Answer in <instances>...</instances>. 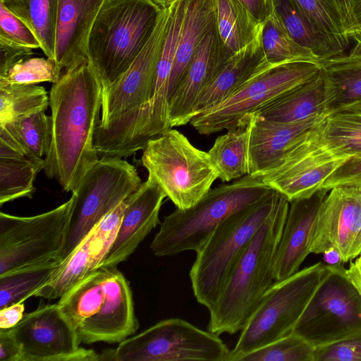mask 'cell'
Listing matches in <instances>:
<instances>
[{"label":"cell","instance_id":"ac0fdd59","mask_svg":"<svg viewBox=\"0 0 361 361\" xmlns=\"http://www.w3.org/2000/svg\"><path fill=\"white\" fill-rule=\"evenodd\" d=\"M109 269L101 308L78 328L81 343H120L139 328L128 281L116 267Z\"/></svg>","mask_w":361,"mask_h":361},{"label":"cell","instance_id":"7dc6e473","mask_svg":"<svg viewBox=\"0 0 361 361\" xmlns=\"http://www.w3.org/2000/svg\"><path fill=\"white\" fill-rule=\"evenodd\" d=\"M20 360V349L10 329H0V361Z\"/></svg>","mask_w":361,"mask_h":361},{"label":"cell","instance_id":"cb8c5ba5","mask_svg":"<svg viewBox=\"0 0 361 361\" xmlns=\"http://www.w3.org/2000/svg\"><path fill=\"white\" fill-rule=\"evenodd\" d=\"M273 66H276L271 65L265 58L259 33L251 44L229 58L204 87L195 104L192 118L214 108L256 75Z\"/></svg>","mask_w":361,"mask_h":361},{"label":"cell","instance_id":"603a6c76","mask_svg":"<svg viewBox=\"0 0 361 361\" xmlns=\"http://www.w3.org/2000/svg\"><path fill=\"white\" fill-rule=\"evenodd\" d=\"M224 63L214 24L197 47L180 84L170 100L169 118L171 128L190 122L201 91Z\"/></svg>","mask_w":361,"mask_h":361},{"label":"cell","instance_id":"f907efd6","mask_svg":"<svg viewBox=\"0 0 361 361\" xmlns=\"http://www.w3.org/2000/svg\"><path fill=\"white\" fill-rule=\"evenodd\" d=\"M24 310L23 302L0 309V329H8L15 326L22 319Z\"/></svg>","mask_w":361,"mask_h":361},{"label":"cell","instance_id":"db71d44e","mask_svg":"<svg viewBox=\"0 0 361 361\" xmlns=\"http://www.w3.org/2000/svg\"><path fill=\"white\" fill-rule=\"evenodd\" d=\"M352 11L359 32H361V0H350Z\"/></svg>","mask_w":361,"mask_h":361},{"label":"cell","instance_id":"681fc988","mask_svg":"<svg viewBox=\"0 0 361 361\" xmlns=\"http://www.w3.org/2000/svg\"><path fill=\"white\" fill-rule=\"evenodd\" d=\"M239 1L260 24H262L274 11L273 0Z\"/></svg>","mask_w":361,"mask_h":361},{"label":"cell","instance_id":"e575fe53","mask_svg":"<svg viewBox=\"0 0 361 361\" xmlns=\"http://www.w3.org/2000/svg\"><path fill=\"white\" fill-rule=\"evenodd\" d=\"M44 164L43 158L26 155L0 158V206L22 197L31 199L35 178Z\"/></svg>","mask_w":361,"mask_h":361},{"label":"cell","instance_id":"6f0895ef","mask_svg":"<svg viewBox=\"0 0 361 361\" xmlns=\"http://www.w3.org/2000/svg\"><path fill=\"white\" fill-rule=\"evenodd\" d=\"M162 8L169 7L175 0H154Z\"/></svg>","mask_w":361,"mask_h":361},{"label":"cell","instance_id":"6da1fadb","mask_svg":"<svg viewBox=\"0 0 361 361\" xmlns=\"http://www.w3.org/2000/svg\"><path fill=\"white\" fill-rule=\"evenodd\" d=\"M52 140L44 171L66 192H73L99 159L94 137L99 123L102 87L87 62L71 68L49 92Z\"/></svg>","mask_w":361,"mask_h":361},{"label":"cell","instance_id":"52a82bcc","mask_svg":"<svg viewBox=\"0 0 361 361\" xmlns=\"http://www.w3.org/2000/svg\"><path fill=\"white\" fill-rule=\"evenodd\" d=\"M328 269L327 264L317 262L275 281L241 330L228 361H240L246 354L291 333Z\"/></svg>","mask_w":361,"mask_h":361},{"label":"cell","instance_id":"4316f807","mask_svg":"<svg viewBox=\"0 0 361 361\" xmlns=\"http://www.w3.org/2000/svg\"><path fill=\"white\" fill-rule=\"evenodd\" d=\"M214 24L215 0H188L169 80V102L197 47Z\"/></svg>","mask_w":361,"mask_h":361},{"label":"cell","instance_id":"484cf974","mask_svg":"<svg viewBox=\"0 0 361 361\" xmlns=\"http://www.w3.org/2000/svg\"><path fill=\"white\" fill-rule=\"evenodd\" d=\"M188 0H175L169 15L158 60L151 96L142 107L145 116L154 123L169 118V86Z\"/></svg>","mask_w":361,"mask_h":361},{"label":"cell","instance_id":"44dd1931","mask_svg":"<svg viewBox=\"0 0 361 361\" xmlns=\"http://www.w3.org/2000/svg\"><path fill=\"white\" fill-rule=\"evenodd\" d=\"M105 0H59L54 61L62 75L87 62L90 31Z\"/></svg>","mask_w":361,"mask_h":361},{"label":"cell","instance_id":"f35d334b","mask_svg":"<svg viewBox=\"0 0 361 361\" xmlns=\"http://www.w3.org/2000/svg\"><path fill=\"white\" fill-rule=\"evenodd\" d=\"M49 104V97L42 86L0 84V124L45 111Z\"/></svg>","mask_w":361,"mask_h":361},{"label":"cell","instance_id":"5bb4252c","mask_svg":"<svg viewBox=\"0 0 361 361\" xmlns=\"http://www.w3.org/2000/svg\"><path fill=\"white\" fill-rule=\"evenodd\" d=\"M20 361H99L100 354L80 346L75 329L58 304L44 305L10 329Z\"/></svg>","mask_w":361,"mask_h":361},{"label":"cell","instance_id":"9f6ffc18","mask_svg":"<svg viewBox=\"0 0 361 361\" xmlns=\"http://www.w3.org/2000/svg\"><path fill=\"white\" fill-rule=\"evenodd\" d=\"M352 39L355 41V44L351 49L361 52V32L355 33Z\"/></svg>","mask_w":361,"mask_h":361},{"label":"cell","instance_id":"d6a6232c","mask_svg":"<svg viewBox=\"0 0 361 361\" xmlns=\"http://www.w3.org/2000/svg\"><path fill=\"white\" fill-rule=\"evenodd\" d=\"M109 270L106 268L96 269L60 298L57 304L75 329H78L101 308L105 295L104 283Z\"/></svg>","mask_w":361,"mask_h":361},{"label":"cell","instance_id":"1f68e13d","mask_svg":"<svg viewBox=\"0 0 361 361\" xmlns=\"http://www.w3.org/2000/svg\"><path fill=\"white\" fill-rule=\"evenodd\" d=\"M0 3L27 25L45 56L54 60L59 0H0Z\"/></svg>","mask_w":361,"mask_h":361},{"label":"cell","instance_id":"9c48e42d","mask_svg":"<svg viewBox=\"0 0 361 361\" xmlns=\"http://www.w3.org/2000/svg\"><path fill=\"white\" fill-rule=\"evenodd\" d=\"M230 350L210 331L179 318L160 321L126 338L114 350L100 354V360L228 361Z\"/></svg>","mask_w":361,"mask_h":361},{"label":"cell","instance_id":"c3c4849f","mask_svg":"<svg viewBox=\"0 0 361 361\" xmlns=\"http://www.w3.org/2000/svg\"><path fill=\"white\" fill-rule=\"evenodd\" d=\"M25 155L17 140L6 128L0 126V158H17Z\"/></svg>","mask_w":361,"mask_h":361},{"label":"cell","instance_id":"836d02e7","mask_svg":"<svg viewBox=\"0 0 361 361\" xmlns=\"http://www.w3.org/2000/svg\"><path fill=\"white\" fill-rule=\"evenodd\" d=\"M260 40L265 58L272 66L296 62L320 63L312 51L293 39L274 9L262 24Z\"/></svg>","mask_w":361,"mask_h":361},{"label":"cell","instance_id":"83f0119b","mask_svg":"<svg viewBox=\"0 0 361 361\" xmlns=\"http://www.w3.org/2000/svg\"><path fill=\"white\" fill-rule=\"evenodd\" d=\"M292 1L339 54L359 32L350 0Z\"/></svg>","mask_w":361,"mask_h":361},{"label":"cell","instance_id":"d4e9b609","mask_svg":"<svg viewBox=\"0 0 361 361\" xmlns=\"http://www.w3.org/2000/svg\"><path fill=\"white\" fill-rule=\"evenodd\" d=\"M330 92L322 71L283 92L253 114L267 121L294 123L329 113Z\"/></svg>","mask_w":361,"mask_h":361},{"label":"cell","instance_id":"7c38bea8","mask_svg":"<svg viewBox=\"0 0 361 361\" xmlns=\"http://www.w3.org/2000/svg\"><path fill=\"white\" fill-rule=\"evenodd\" d=\"M320 63H290L256 75L238 91L209 111L195 116L192 127L201 135H211L247 125L257 110L278 96L316 75Z\"/></svg>","mask_w":361,"mask_h":361},{"label":"cell","instance_id":"11a10c76","mask_svg":"<svg viewBox=\"0 0 361 361\" xmlns=\"http://www.w3.org/2000/svg\"><path fill=\"white\" fill-rule=\"evenodd\" d=\"M334 111H346L361 114V99L355 100Z\"/></svg>","mask_w":361,"mask_h":361},{"label":"cell","instance_id":"b9f144b4","mask_svg":"<svg viewBox=\"0 0 361 361\" xmlns=\"http://www.w3.org/2000/svg\"><path fill=\"white\" fill-rule=\"evenodd\" d=\"M61 76L54 60L47 57H30L18 62L0 77V84L54 83Z\"/></svg>","mask_w":361,"mask_h":361},{"label":"cell","instance_id":"8992f818","mask_svg":"<svg viewBox=\"0 0 361 361\" xmlns=\"http://www.w3.org/2000/svg\"><path fill=\"white\" fill-rule=\"evenodd\" d=\"M141 161L179 209L195 205L218 178L208 152L173 128L147 142Z\"/></svg>","mask_w":361,"mask_h":361},{"label":"cell","instance_id":"8fae6325","mask_svg":"<svg viewBox=\"0 0 361 361\" xmlns=\"http://www.w3.org/2000/svg\"><path fill=\"white\" fill-rule=\"evenodd\" d=\"M328 267L293 330L314 347L361 331V293L341 264Z\"/></svg>","mask_w":361,"mask_h":361},{"label":"cell","instance_id":"7402d4cb","mask_svg":"<svg viewBox=\"0 0 361 361\" xmlns=\"http://www.w3.org/2000/svg\"><path fill=\"white\" fill-rule=\"evenodd\" d=\"M327 114L294 123L270 121L251 115L249 120L248 174L258 177L274 168Z\"/></svg>","mask_w":361,"mask_h":361},{"label":"cell","instance_id":"7bdbcfd3","mask_svg":"<svg viewBox=\"0 0 361 361\" xmlns=\"http://www.w3.org/2000/svg\"><path fill=\"white\" fill-rule=\"evenodd\" d=\"M314 361H361V331L315 347Z\"/></svg>","mask_w":361,"mask_h":361},{"label":"cell","instance_id":"bcb514c9","mask_svg":"<svg viewBox=\"0 0 361 361\" xmlns=\"http://www.w3.org/2000/svg\"><path fill=\"white\" fill-rule=\"evenodd\" d=\"M33 49L0 38V77L18 62L31 57Z\"/></svg>","mask_w":361,"mask_h":361},{"label":"cell","instance_id":"8d00e7d4","mask_svg":"<svg viewBox=\"0 0 361 361\" xmlns=\"http://www.w3.org/2000/svg\"><path fill=\"white\" fill-rule=\"evenodd\" d=\"M59 264L53 260L0 275V309L33 296L48 281Z\"/></svg>","mask_w":361,"mask_h":361},{"label":"cell","instance_id":"2e32d148","mask_svg":"<svg viewBox=\"0 0 361 361\" xmlns=\"http://www.w3.org/2000/svg\"><path fill=\"white\" fill-rule=\"evenodd\" d=\"M169 11V6L163 9L149 41L128 69L111 86L102 90V114L98 126H105L149 99Z\"/></svg>","mask_w":361,"mask_h":361},{"label":"cell","instance_id":"f5cc1de1","mask_svg":"<svg viewBox=\"0 0 361 361\" xmlns=\"http://www.w3.org/2000/svg\"><path fill=\"white\" fill-rule=\"evenodd\" d=\"M325 264L329 266L339 265L343 263L340 252L334 247H331L323 253Z\"/></svg>","mask_w":361,"mask_h":361},{"label":"cell","instance_id":"e0dca14e","mask_svg":"<svg viewBox=\"0 0 361 361\" xmlns=\"http://www.w3.org/2000/svg\"><path fill=\"white\" fill-rule=\"evenodd\" d=\"M130 197L90 231L33 296L51 300L60 298L80 280L99 268L114 239Z\"/></svg>","mask_w":361,"mask_h":361},{"label":"cell","instance_id":"30bf717a","mask_svg":"<svg viewBox=\"0 0 361 361\" xmlns=\"http://www.w3.org/2000/svg\"><path fill=\"white\" fill-rule=\"evenodd\" d=\"M74 197L49 212L18 216L0 213V275L53 260L61 263Z\"/></svg>","mask_w":361,"mask_h":361},{"label":"cell","instance_id":"ffe728a7","mask_svg":"<svg viewBox=\"0 0 361 361\" xmlns=\"http://www.w3.org/2000/svg\"><path fill=\"white\" fill-rule=\"evenodd\" d=\"M328 192L326 189L320 188L310 197L290 202L275 257V281L298 271L301 264L310 254L319 211Z\"/></svg>","mask_w":361,"mask_h":361},{"label":"cell","instance_id":"ee69618b","mask_svg":"<svg viewBox=\"0 0 361 361\" xmlns=\"http://www.w3.org/2000/svg\"><path fill=\"white\" fill-rule=\"evenodd\" d=\"M0 38L18 45L40 49V43L32 31L1 3H0Z\"/></svg>","mask_w":361,"mask_h":361},{"label":"cell","instance_id":"816d5d0a","mask_svg":"<svg viewBox=\"0 0 361 361\" xmlns=\"http://www.w3.org/2000/svg\"><path fill=\"white\" fill-rule=\"evenodd\" d=\"M346 274L351 281L361 293V253L351 262L348 269H345Z\"/></svg>","mask_w":361,"mask_h":361},{"label":"cell","instance_id":"7a4b0ae2","mask_svg":"<svg viewBox=\"0 0 361 361\" xmlns=\"http://www.w3.org/2000/svg\"><path fill=\"white\" fill-rule=\"evenodd\" d=\"M289 205V200L279 192L272 212L250 241L209 309V331L219 336L241 331L275 282V257Z\"/></svg>","mask_w":361,"mask_h":361},{"label":"cell","instance_id":"4dcf8cb0","mask_svg":"<svg viewBox=\"0 0 361 361\" xmlns=\"http://www.w3.org/2000/svg\"><path fill=\"white\" fill-rule=\"evenodd\" d=\"M249 137L248 123L228 130L214 141L208 154L221 181L230 182L248 174Z\"/></svg>","mask_w":361,"mask_h":361},{"label":"cell","instance_id":"f1b7e54d","mask_svg":"<svg viewBox=\"0 0 361 361\" xmlns=\"http://www.w3.org/2000/svg\"><path fill=\"white\" fill-rule=\"evenodd\" d=\"M215 25L224 63L251 44L262 27L239 0H215Z\"/></svg>","mask_w":361,"mask_h":361},{"label":"cell","instance_id":"5b68a950","mask_svg":"<svg viewBox=\"0 0 361 361\" xmlns=\"http://www.w3.org/2000/svg\"><path fill=\"white\" fill-rule=\"evenodd\" d=\"M279 192L238 211L222 221L197 256L190 277L194 296L209 310L219 296L231 272L258 228L269 216Z\"/></svg>","mask_w":361,"mask_h":361},{"label":"cell","instance_id":"ba28073f","mask_svg":"<svg viewBox=\"0 0 361 361\" xmlns=\"http://www.w3.org/2000/svg\"><path fill=\"white\" fill-rule=\"evenodd\" d=\"M142 182L135 166L121 158L102 157L72 192L74 202L61 262L109 213L134 194Z\"/></svg>","mask_w":361,"mask_h":361},{"label":"cell","instance_id":"d590c367","mask_svg":"<svg viewBox=\"0 0 361 361\" xmlns=\"http://www.w3.org/2000/svg\"><path fill=\"white\" fill-rule=\"evenodd\" d=\"M273 4L285 28L298 44L312 51L320 61L340 55L292 0H273Z\"/></svg>","mask_w":361,"mask_h":361},{"label":"cell","instance_id":"3957f363","mask_svg":"<svg viewBox=\"0 0 361 361\" xmlns=\"http://www.w3.org/2000/svg\"><path fill=\"white\" fill-rule=\"evenodd\" d=\"M164 8L154 0H105L87 42V63L102 90L130 66L152 36Z\"/></svg>","mask_w":361,"mask_h":361},{"label":"cell","instance_id":"f6af8a7d","mask_svg":"<svg viewBox=\"0 0 361 361\" xmlns=\"http://www.w3.org/2000/svg\"><path fill=\"white\" fill-rule=\"evenodd\" d=\"M341 185H361V156L342 163L323 183L321 188L328 190Z\"/></svg>","mask_w":361,"mask_h":361},{"label":"cell","instance_id":"60d3db41","mask_svg":"<svg viewBox=\"0 0 361 361\" xmlns=\"http://www.w3.org/2000/svg\"><path fill=\"white\" fill-rule=\"evenodd\" d=\"M314 348L294 332L243 356L240 361H314Z\"/></svg>","mask_w":361,"mask_h":361},{"label":"cell","instance_id":"9a60e30c","mask_svg":"<svg viewBox=\"0 0 361 361\" xmlns=\"http://www.w3.org/2000/svg\"><path fill=\"white\" fill-rule=\"evenodd\" d=\"M331 247L340 252L343 263L361 253V185L334 187L321 204L310 253Z\"/></svg>","mask_w":361,"mask_h":361},{"label":"cell","instance_id":"d6986e66","mask_svg":"<svg viewBox=\"0 0 361 361\" xmlns=\"http://www.w3.org/2000/svg\"><path fill=\"white\" fill-rule=\"evenodd\" d=\"M166 197L157 183L148 176L130 197L114 239L99 268L116 267L133 253L151 231L160 224L159 211Z\"/></svg>","mask_w":361,"mask_h":361},{"label":"cell","instance_id":"f546056e","mask_svg":"<svg viewBox=\"0 0 361 361\" xmlns=\"http://www.w3.org/2000/svg\"><path fill=\"white\" fill-rule=\"evenodd\" d=\"M320 66L329 92V111L361 99V52L350 49L322 60Z\"/></svg>","mask_w":361,"mask_h":361},{"label":"cell","instance_id":"277c9868","mask_svg":"<svg viewBox=\"0 0 361 361\" xmlns=\"http://www.w3.org/2000/svg\"><path fill=\"white\" fill-rule=\"evenodd\" d=\"M273 190L259 178L249 174L210 189L192 207L176 208L165 216L150 249L157 257L173 256L187 250L197 252L222 221Z\"/></svg>","mask_w":361,"mask_h":361},{"label":"cell","instance_id":"74e56055","mask_svg":"<svg viewBox=\"0 0 361 361\" xmlns=\"http://www.w3.org/2000/svg\"><path fill=\"white\" fill-rule=\"evenodd\" d=\"M346 160L330 161L316 167L278 176H260L264 184L283 195L289 202L307 197L321 188L325 180Z\"/></svg>","mask_w":361,"mask_h":361},{"label":"cell","instance_id":"4fadbf2b","mask_svg":"<svg viewBox=\"0 0 361 361\" xmlns=\"http://www.w3.org/2000/svg\"><path fill=\"white\" fill-rule=\"evenodd\" d=\"M360 156L361 114L331 111L312 126L274 168L259 176L290 174Z\"/></svg>","mask_w":361,"mask_h":361},{"label":"cell","instance_id":"ab89813d","mask_svg":"<svg viewBox=\"0 0 361 361\" xmlns=\"http://www.w3.org/2000/svg\"><path fill=\"white\" fill-rule=\"evenodd\" d=\"M0 126L6 128L13 136L26 156L42 158L48 154L52 140V119L45 114V111Z\"/></svg>","mask_w":361,"mask_h":361}]
</instances>
